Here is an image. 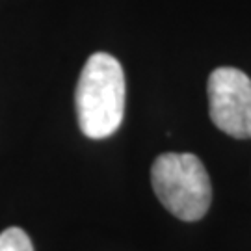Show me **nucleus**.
I'll use <instances>...</instances> for the list:
<instances>
[{"instance_id": "7ed1b4c3", "label": "nucleus", "mask_w": 251, "mask_h": 251, "mask_svg": "<svg viewBox=\"0 0 251 251\" xmlns=\"http://www.w3.org/2000/svg\"><path fill=\"white\" fill-rule=\"evenodd\" d=\"M210 119L222 132L236 140L251 138V78L234 67H218L208 84Z\"/></svg>"}, {"instance_id": "f257e3e1", "label": "nucleus", "mask_w": 251, "mask_h": 251, "mask_svg": "<svg viewBox=\"0 0 251 251\" xmlns=\"http://www.w3.org/2000/svg\"><path fill=\"white\" fill-rule=\"evenodd\" d=\"M125 75L112 54L95 52L82 67L75 102L78 126L91 140L116 132L125 116Z\"/></svg>"}, {"instance_id": "f03ea898", "label": "nucleus", "mask_w": 251, "mask_h": 251, "mask_svg": "<svg viewBox=\"0 0 251 251\" xmlns=\"http://www.w3.org/2000/svg\"><path fill=\"white\" fill-rule=\"evenodd\" d=\"M152 190L160 203L182 222H198L212 201L203 162L192 152H164L152 162Z\"/></svg>"}, {"instance_id": "20e7f679", "label": "nucleus", "mask_w": 251, "mask_h": 251, "mask_svg": "<svg viewBox=\"0 0 251 251\" xmlns=\"http://www.w3.org/2000/svg\"><path fill=\"white\" fill-rule=\"evenodd\" d=\"M0 251H34V246L21 227H9L0 233Z\"/></svg>"}]
</instances>
